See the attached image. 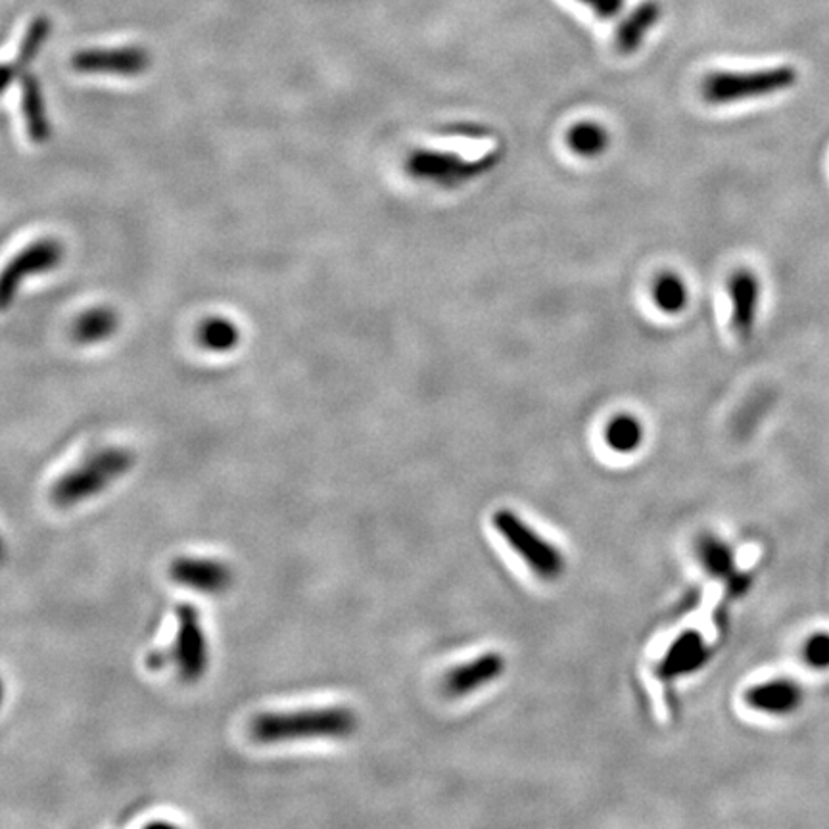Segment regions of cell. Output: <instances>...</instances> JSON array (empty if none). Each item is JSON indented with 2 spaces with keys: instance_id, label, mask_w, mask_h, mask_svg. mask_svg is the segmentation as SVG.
I'll use <instances>...</instances> for the list:
<instances>
[{
  "instance_id": "cell-1",
  "label": "cell",
  "mask_w": 829,
  "mask_h": 829,
  "mask_svg": "<svg viewBox=\"0 0 829 829\" xmlns=\"http://www.w3.org/2000/svg\"><path fill=\"white\" fill-rule=\"evenodd\" d=\"M358 713L354 708L333 705L260 713L250 720L248 732L260 745H283L308 740H348L358 732Z\"/></svg>"
},
{
  "instance_id": "cell-2",
  "label": "cell",
  "mask_w": 829,
  "mask_h": 829,
  "mask_svg": "<svg viewBox=\"0 0 829 829\" xmlns=\"http://www.w3.org/2000/svg\"><path fill=\"white\" fill-rule=\"evenodd\" d=\"M135 459L137 457L127 447H102L52 484L50 502L67 509L100 496L135 467Z\"/></svg>"
},
{
  "instance_id": "cell-3",
  "label": "cell",
  "mask_w": 829,
  "mask_h": 829,
  "mask_svg": "<svg viewBox=\"0 0 829 829\" xmlns=\"http://www.w3.org/2000/svg\"><path fill=\"white\" fill-rule=\"evenodd\" d=\"M797 83V72L791 65H776L755 72H713L705 77L701 92L708 104L726 107L745 100L772 97Z\"/></svg>"
},
{
  "instance_id": "cell-4",
  "label": "cell",
  "mask_w": 829,
  "mask_h": 829,
  "mask_svg": "<svg viewBox=\"0 0 829 829\" xmlns=\"http://www.w3.org/2000/svg\"><path fill=\"white\" fill-rule=\"evenodd\" d=\"M165 665L177 668V675L185 683L202 680L208 670V642L202 620L198 609L190 603L177 607V635L171 649L154 651L147 657L150 670H162Z\"/></svg>"
},
{
  "instance_id": "cell-5",
  "label": "cell",
  "mask_w": 829,
  "mask_h": 829,
  "mask_svg": "<svg viewBox=\"0 0 829 829\" xmlns=\"http://www.w3.org/2000/svg\"><path fill=\"white\" fill-rule=\"evenodd\" d=\"M502 158V150H492L479 160H465L456 152L421 148L407 158L406 171L413 180L451 190L465 187L467 183L480 180L490 171L496 170Z\"/></svg>"
},
{
  "instance_id": "cell-6",
  "label": "cell",
  "mask_w": 829,
  "mask_h": 829,
  "mask_svg": "<svg viewBox=\"0 0 829 829\" xmlns=\"http://www.w3.org/2000/svg\"><path fill=\"white\" fill-rule=\"evenodd\" d=\"M494 527L502 534L505 542L511 545L522 561L544 580H555L565 570V559L561 552L555 545L545 542L544 537L537 536L527 522H522L515 512L497 511L494 517Z\"/></svg>"
},
{
  "instance_id": "cell-7",
  "label": "cell",
  "mask_w": 829,
  "mask_h": 829,
  "mask_svg": "<svg viewBox=\"0 0 829 829\" xmlns=\"http://www.w3.org/2000/svg\"><path fill=\"white\" fill-rule=\"evenodd\" d=\"M62 256H64V248L52 238L37 240L17 253L16 258L10 261L4 269L2 281H0V304H2V308H10V304L16 298L17 290L27 276L57 268Z\"/></svg>"
},
{
  "instance_id": "cell-8",
  "label": "cell",
  "mask_w": 829,
  "mask_h": 829,
  "mask_svg": "<svg viewBox=\"0 0 829 829\" xmlns=\"http://www.w3.org/2000/svg\"><path fill=\"white\" fill-rule=\"evenodd\" d=\"M170 577L175 584L210 595L227 592L235 582L227 562L212 557H177L170 565Z\"/></svg>"
},
{
  "instance_id": "cell-9",
  "label": "cell",
  "mask_w": 829,
  "mask_h": 829,
  "mask_svg": "<svg viewBox=\"0 0 829 829\" xmlns=\"http://www.w3.org/2000/svg\"><path fill=\"white\" fill-rule=\"evenodd\" d=\"M148 65L150 57L140 47L82 50L72 57V67L79 74L138 75Z\"/></svg>"
},
{
  "instance_id": "cell-10",
  "label": "cell",
  "mask_w": 829,
  "mask_h": 829,
  "mask_svg": "<svg viewBox=\"0 0 829 829\" xmlns=\"http://www.w3.org/2000/svg\"><path fill=\"white\" fill-rule=\"evenodd\" d=\"M732 301V329L741 341H748L755 333L756 318L760 308V283L751 269H738L728 283Z\"/></svg>"
},
{
  "instance_id": "cell-11",
  "label": "cell",
  "mask_w": 829,
  "mask_h": 829,
  "mask_svg": "<svg viewBox=\"0 0 829 829\" xmlns=\"http://www.w3.org/2000/svg\"><path fill=\"white\" fill-rule=\"evenodd\" d=\"M505 660L497 653H486L479 659L471 660L469 665L457 667L447 675L446 688L447 695L451 697H463L474 690H479L486 683L497 680L504 672Z\"/></svg>"
},
{
  "instance_id": "cell-12",
  "label": "cell",
  "mask_w": 829,
  "mask_h": 829,
  "mask_svg": "<svg viewBox=\"0 0 829 829\" xmlns=\"http://www.w3.org/2000/svg\"><path fill=\"white\" fill-rule=\"evenodd\" d=\"M745 700L748 707L766 715H791L803 703V690L789 680H774L751 688Z\"/></svg>"
},
{
  "instance_id": "cell-13",
  "label": "cell",
  "mask_w": 829,
  "mask_h": 829,
  "mask_svg": "<svg viewBox=\"0 0 829 829\" xmlns=\"http://www.w3.org/2000/svg\"><path fill=\"white\" fill-rule=\"evenodd\" d=\"M660 16H663V7L657 0H645L640 7H635L630 12V16L624 17V22L618 25L617 35H615V49L618 54L630 57L635 50H640L645 37L657 25Z\"/></svg>"
},
{
  "instance_id": "cell-14",
  "label": "cell",
  "mask_w": 829,
  "mask_h": 829,
  "mask_svg": "<svg viewBox=\"0 0 829 829\" xmlns=\"http://www.w3.org/2000/svg\"><path fill=\"white\" fill-rule=\"evenodd\" d=\"M707 643L697 632H685L680 635L672 647L668 649L665 659L660 660V678H678L700 670L707 663Z\"/></svg>"
},
{
  "instance_id": "cell-15",
  "label": "cell",
  "mask_w": 829,
  "mask_h": 829,
  "mask_svg": "<svg viewBox=\"0 0 829 829\" xmlns=\"http://www.w3.org/2000/svg\"><path fill=\"white\" fill-rule=\"evenodd\" d=\"M50 25L49 17L39 16L33 20L32 25L25 32L24 41L20 45L16 57L10 60L9 64L2 70V90L9 89L12 83L22 77L27 65L32 64L37 54L41 52L42 45L49 39Z\"/></svg>"
},
{
  "instance_id": "cell-16",
  "label": "cell",
  "mask_w": 829,
  "mask_h": 829,
  "mask_svg": "<svg viewBox=\"0 0 829 829\" xmlns=\"http://www.w3.org/2000/svg\"><path fill=\"white\" fill-rule=\"evenodd\" d=\"M20 79H22V114H24L25 129L33 143L41 145L50 137V120L41 85L35 79V75H22Z\"/></svg>"
},
{
  "instance_id": "cell-17",
  "label": "cell",
  "mask_w": 829,
  "mask_h": 829,
  "mask_svg": "<svg viewBox=\"0 0 829 829\" xmlns=\"http://www.w3.org/2000/svg\"><path fill=\"white\" fill-rule=\"evenodd\" d=\"M117 329V318L114 311L107 308L90 309L77 319L74 326V338L82 344H97L107 341Z\"/></svg>"
},
{
  "instance_id": "cell-18",
  "label": "cell",
  "mask_w": 829,
  "mask_h": 829,
  "mask_svg": "<svg viewBox=\"0 0 829 829\" xmlns=\"http://www.w3.org/2000/svg\"><path fill=\"white\" fill-rule=\"evenodd\" d=\"M570 150L582 158H597L609 147L610 138L607 129L599 123H578L569 131L567 137Z\"/></svg>"
},
{
  "instance_id": "cell-19",
  "label": "cell",
  "mask_w": 829,
  "mask_h": 829,
  "mask_svg": "<svg viewBox=\"0 0 829 829\" xmlns=\"http://www.w3.org/2000/svg\"><path fill=\"white\" fill-rule=\"evenodd\" d=\"M653 298L660 311H665L668 315H676L688 306L690 294L680 276L675 273H663L653 285Z\"/></svg>"
},
{
  "instance_id": "cell-20",
  "label": "cell",
  "mask_w": 829,
  "mask_h": 829,
  "mask_svg": "<svg viewBox=\"0 0 829 829\" xmlns=\"http://www.w3.org/2000/svg\"><path fill=\"white\" fill-rule=\"evenodd\" d=\"M238 329H236L233 321L223 318H210L203 321L200 329H198V342L202 344V348L210 351H228L235 348L238 344Z\"/></svg>"
},
{
  "instance_id": "cell-21",
  "label": "cell",
  "mask_w": 829,
  "mask_h": 829,
  "mask_svg": "<svg viewBox=\"0 0 829 829\" xmlns=\"http://www.w3.org/2000/svg\"><path fill=\"white\" fill-rule=\"evenodd\" d=\"M605 438L610 449H615L618 454H632L642 444V423L632 414H620L610 421Z\"/></svg>"
},
{
  "instance_id": "cell-22",
  "label": "cell",
  "mask_w": 829,
  "mask_h": 829,
  "mask_svg": "<svg viewBox=\"0 0 829 829\" xmlns=\"http://www.w3.org/2000/svg\"><path fill=\"white\" fill-rule=\"evenodd\" d=\"M701 557L705 569L718 578H735V565L733 555L728 545L718 542L715 537H708L701 544Z\"/></svg>"
},
{
  "instance_id": "cell-23",
  "label": "cell",
  "mask_w": 829,
  "mask_h": 829,
  "mask_svg": "<svg viewBox=\"0 0 829 829\" xmlns=\"http://www.w3.org/2000/svg\"><path fill=\"white\" fill-rule=\"evenodd\" d=\"M806 665L808 667L816 668V670H828L829 668V634L828 632H820V634H814L813 638H808V642L805 643Z\"/></svg>"
},
{
  "instance_id": "cell-24",
  "label": "cell",
  "mask_w": 829,
  "mask_h": 829,
  "mask_svg": "<svg viewBox=\"0 0 829 829\" xmlns=\"http://www.w3.org/2000/svg\"><path fill=\"white\" fill-rule=\"evenodd\" d=\"M580 4H584L585 9L592 10L595 17L599 20H615V17L622 12L627 0H577Z\"/></svg>"
}]
</instances>
